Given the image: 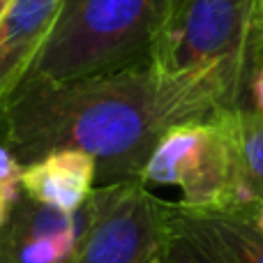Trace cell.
Returning <instances> with one entry per match:
<instances>
[{"label":"cell","mask_w":263,"mask_h":263,"mask_svg":"<svg viewBox=\"0 0 263 263\" xmlns=\"http://www.w3.org/2000/svg\"><path fill=\"white\" fill-rule=\"evenodd\" d=\"M21 173H23V164L14 157L7 145L0 143V187L5 190V194L9 196L12 203H16L23 194Z\"/></svg>","instance_id":"obj_11"},{"label":"cell","mask_w":263,"mask_h":263,"mask_svg":"<svg viewBox=\"0 0 263 263\" xmlns=\"http://www.w3.org/2000/svg\"><path fill=\"white\" fill-rule=\"evenodd\" d=\"M254 215L171 203L162 263H263V236Z\"/></svg>","instance_id":"obj_7"},{"label":"cell","mask_w":263,"mask_h":263,"mask_svg":"<svg viewBox=\"0 0 263 263\" xmlns=\"http://www.w3.org/2000/svg\"><path fill=\"white\" fill-rule=\"evenodd\" d=\"M256 5H259V14H261V23H263V0H256Z\"/></svg>","instance_id":"obj_16"},{"label":"cell","mask_w":263,"mask_h":263,"mask_svg":"<svg viewBox=\"0 0 263 263\" xmlns=\"http://www.w3.org/2000/svg\"><path fill=\"white\" fill-rule=\"evenodd\" d=\"M250 104H252V109H256L259 114H263V69H261L259 74H256L254 83H252Z\"/></svg>","instance_id":"obj_12"},{"label":"cell","mask_w":263,"mask_h":263,"mask_svg":"<svg viewBox=\"0 0 263 263\" xmlns=\"http://www.w3.org/2000/svg\"><path fill=\"white\" fill-rule=\"evenodd\" d=\"M171 7L173 0H65L26 86L145 63Z\"/></svg>","instance_id":"obj_3"},{"label":"cell","mask_w":263,"mask_h":263,"mask_svg":"<svg viewBox=\"0 0 263 263\" xmlns=\"http://www.w3.org/2000/svg\"><path fill=\"white\" fill-rule=\"evenodd\" d=\"M168 77L203 83L222 111L252 109L263 69V23L256 0H173L148 51Z\"/></svg>","instance_id":"obj_2"},{"label":"cell","mask_w":263,"mask_h":263,"mask_svg":"<svg viewBox=\"0 0 263 263\" xmlns=\"http://www.w3.org/2000/svg\"><path fill=\"white\" fill-rule=\"evenodd\" d=\"M65 0H14L0 23V120L32 74Z\"/></svg>","instance_id":"obj_8"},{"label":"cell","mask_w":263,"mask_h":263,"mask_svg":"<svg viewBox=\"0 0 263 263\" xmlns=\"http://www.w3.org/2000/svg\"><path fill=\"white\" fill-rule=\"evenodd\" d=\"M14 5V0H0V23H3V18H5V14L9 12V7Z\"/></svg>","instance_id":"obj_14"},{"label":"cell","mask_w":263,"mask_h":263,"mask_svg":"<svg viewBox=\"0 0 263 263\" xmlns=\"http://www.w3.org/2000/svg\"><path fill=\"white\" fill-rule=\"evenodd\" d=\"M254 224H256V229H259V233L263 236V203H261V208L256 210V215H254Z\"/></svg>","instance_id":"obj_15"},{"label":"cell","mask_w":263,"mask_h":263,"mask_svg":"<svg viewBox=\"0 0 263 263\" xmlns=\"http://www.w3.org/2000/svg\"><path fill=\"white\" fill-rule=\"evenodd\" d=\"M97 162L81 150H55L23 166L21 190L37 203L77 213L95 192Z\"/></svg>","instance_id":"obj_9"},{"label":"cell","mask_w":263,"mask_h":263,"mask_svg":"<svg viewBox=\"0 0 263 263\" xmlns=\"http://www.w3.org/2000/svg\"><path fill=\"white\" fill-rule=\"evenodd\" d=\"M233 141L238 171L247 199L254 205L263 203V114L256 109L219 111Z\"/></svg>","instance_id":"obj_10"},{"label":"cell","mask_w":263,"mask_h":263,"mask_svg":"<svg viewBox=\"0 0 263 263\" xmlns=\"http://www.w3.org/2000/svg\"><path fill=\"white\" fill-rule=\"evenodd\" d=\"M194 79L162 74L145 60L60 83H30L0 120V143L23 164L55 150L97 162L102 185L141 180L155 145L171 127L219 114Z\"/></svg>","instance_id":"obj_1"},{"label":"cell","mask_w":263,"mask_h":263,"mask_svg":"<svg viewBox=\"0 0 263 263\" xmlns=\"http://www.w3.org/2000/svg\"><path fill=\"white\" fill-rule=\"evenodd\" d=\"M12 208H14V203L9 201V196L5 194L3 187H0V227H3V224L9 219V213H12Z\"/></svg>","instance_id":"obj_13"},{"label":"cell","mask_w":263,"mask_h":263,"mask_svg":"<svg viewBox=\"0 0 263 263\" xmlns=\"http://www.w3.org/2000/svg\"><path fill=\"white\" fill-rule=\"evenodd\" d=\"M100 192L77 213H63L21 194L0 227V263H77L100 217Z\"/></svg>","instance_id":"obj_6"},{"label":"cell","mask_w":263,"mask_h":263,"mask_svg":"<svg viewBox=\"0 0 263 263\" xmlns=\"http://www.w3.org/2000/svg\"><path fill=\"white\" fill-rule=\"evenodd\" d=\"M100 217L77 263H162L171 203L141 180L100 185Z\"/></svg>","instance_id":"obj_5"},{"label":"cell","mask_w":263,"mask_h":263,"mask_svg":"<svg viewBox=\"0 0 263 263\" xmlns=\"http://www.w3.org/2000/svg\"><path fill=\"white\" fill-rule=\"evenodd\" d=\"M141 182L180 187L185 208L219 213H256L245 194L233 141L222 116L176 125L148 157Z\"/></svg>","instance_id":"obj_4"}]
</instances>
